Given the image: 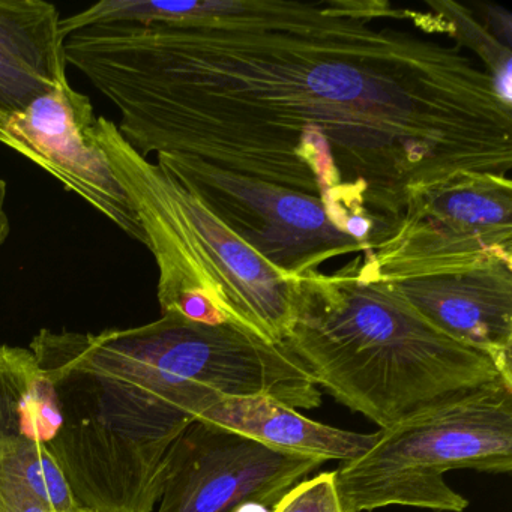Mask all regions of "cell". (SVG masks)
Returning <instances> with one entry per match:
<instances>
[{"instance_id":"9a60e30c","label":"cell","mask_w":512,"mask_h":512,"mask_svg":"<svg viewBox=\"0 0 512 512\" xmlns=\"http://www.w3.org/2000/svg\"><path fill=\"white\" fill-rule=\"evenodd\" d=\"M272 512H347L338 493L335 470L299 481L280 497Z\"/></svg>"},{"instance_id":"7a4b0ae2","label":"cell","mask_w":512,"mask_h":512,"mask_svg":"<svg viewBox=\"0 0 512 512\" xmlns=\"http://www.w3.org/2000/svg\"><path fill=\"white\" fill-rule=\"evenodd\" d=\"M359 254L332 274L293 278L286 347L338 403L389 430L508 386L490 356L425 320L386 283L358 275Z\"/></svg>"},{"instance_id":"8fae6325","label":"cell","mask_w":512,"mask_h":512,"mask_svg":"<svg viewBox=\"0 0 512 512\" xmlns=\"http://www.w3.org/2000/svg\"><path fill=\"white\" fill-rule=\"evenodd\" d=\"M61 427L55 385L34 353L0 346V475L40 484L55 469L49 446Z\"/></svg>"},{"instance_id":"30bf717a","label":"cell","mask_w":512,"mask_h":512,"mask_svg":"<svg viewBox=\"0 0 512 512\" xmlns=\"http://www.w3.org/2000/svg\"><path fill=\"white\" fill-rule=\"evenodd\" d=\"M389 289L439 331L481 350L512 382V265L391 281Z\"/></svg>"},{"instance_id":"3957f363","label":"cell","mask_w":512,"mask_h":512,"mask_svg":"<svg viewBox=\"0 0 512 512\" xmlns=\"http://www.w3.org/2000/svg\"><path fill=\"white\" fill-rule=\"evenodd\" d=\"M97 137L130 194L158 266L161 313L203 325L232 323L283 344L293 316L292 280L239 241L193 194L137 154L115 122L100 116Z\"/></svg>"},{"instance_id":"6da1fadb","label":"cell","mask_w":512,"mask_h":512,"mask_svg":"<svg viewBox=\"0 0 512 512\" xmlns=\"http://www.w3.org/2000/svg\"><path fill=\"white\" fill-rule=\"evenodd\" d=\"M173 20L65 38L67 64L115 104L125 142L320 200L367 247L415 194L508 176L512 110L458 49L401 29L379 0L175 2Z\"/></svg>"},{"instance_id":"9c48e42d","label":"cell","mask_w":512,"mask_h":512,"mask_svg":"<svg viewBox=\"0 0 512 512\" xmlns=\"http://www.w3.org/2000/svg\"><path fill=\"white\" fill-rule=\"evenodd\" d=\"M97 119L91 100L68 83L38 98L23 112L0 116V143L34 161L146 245L136 206L101 148Z\"/></svg>"},{"instance_id":"5b68a950","label":"cell","mask_w":512,"mask_h":512,"mask_svg":"<svg viewBox=\"0 0 512 512\" xmlns=\"http://www.w3.org/2000/svg\"><path fill=\"white\" fill-rule=\"evenodd\" d=\"M377 433L365 454L335 470L347 512L386 506L464 512L469 502L443 475L454 469L511 472L512 388L502 386Z\"/></svg>"},{"instance_id":"7c38bea8","label":"cell","mask_w":512,"mask_h":512,"mask_svg":"<svg viewBox=\"0 0 512 512\" xmlns=\"http://www.w3.org/2000/svg\"><path fill=\"white\" fill-rule=\"evenodd\" d=\"M55 5L0 0V116L23 112L68 85L65 38Z\"/></svg>"},{"instance_id":"4fadbf2b","label":"cell","mask_w":512,"mask_h":512,"mask_svg":"<svg viewBox=\"0 0 512 512\" xmlns=\"http://www.w3.org/2000/svg\"><path fill=\"white\" fill-rule=\"evenodd\" d=\"M268 448L323 460H355L376 443L379 433L361 434L320 424L266 395H224L211 391L199 418Z\"/></svg>"},{"instance_id":"52a82bcc","label":"cell","mask_w":512,"mask_h":512,"mask_svg":"<svg viewBox=\"0 0 512 512\" xmlns=\"http://www.w3.org/2000/svg\"><path fill=\"white\" fill-rule=\"evenodd\" d=\"M157 166L286 280L319 271L335 257L367 251L358 239L341 232L313 197L194 158L161 154Z\"/></svg>"},{"instance_id":"2e32d148","label":"cell","mask_w":512,"mask_h":512,"mask_svg":"<svg viewBox=\"0 0 512 512\" xmlns=\"http://www.w3.org/2000/svg\"><path fill=\"white\" fill-rule=\"evenodd\" d=\"M0 512H53L25 485L0 475Z\"/></svg>"},{"instance_id":"ac0fdd59","label":"cell","mask_w":512,"mask_h":512,"mask_svg":"<svg viewBox=\"0 0 512 512\" xmlns=\"http://www.w3.org/2000/svg\"><path fill=\"white\" fill-rule=\"evenodd\" d=\"M233 512H272V508L259 502H245L236 506Z\"/></svg>"},{"instance_id":"5bb4252c","label":"cell","mask_w":512,"mask_h":512,"mask_svg":"<svg viewBox=\"0 0 512 512\" xmlns=\"http://www.w3.org/2000/svg\"><path fill=\"white\" fill-rule=\"evenodd\" d=\"M427 7L433 8V13H415L404 8L406 19L412 20L422 31L451 35L460 46L475 50L487 65L485 71L494 80L497 94L511 104V47L500 43L476 22L470 11L454 2H430Z\"/></svg>"},{"instance_id":"ba28073f","label":"cell","mask_w":512,"mask_h":512,"mask_svg":"<svg viewBox=\"0 0 512 512\" xmlns=\"http://www.w3.org/2000/svg\"><path fill=\"white\" fill-rule=\"evenodd\" d=\"M325 461L268 448L196 419L170 446L158 512H233L245 502L274 508Z\"/></svg>"},{"instance_id":"8992f818","label":"cell","mask_w":512,"mask_h":512,"mask_svg":"<svg viewBox=\"0 0 512 512\" xmlns=\"http://www.w3.org/2000/svg\"><path fill=\"white\" fill-rule=\"evenodd\" d=\"M494 260L512 265V182L470 173L415 194L391 236L359 254L358 275L391 283L457 274Z\"/></svg>"},{"instance_id":"277c9868","label":"cell","mask_w":512,"mask_h":512,"mask_svg":"<svg viewBox=\"0 0 512 512\" xmlns=\"http://www.w3.org/2000/svg\"><path fill=\"white\" fill-rule=\"evenodd\" d=\"M43 331L53 346L128 394L193 421L211 391L266 395L295 409L322 404V392L286 347L232 323L163 314L149 325L101 334Z\"/></svg>"},{"instance_id":"d6986e66","label":"cell","mask_w":512,"mask_h":512,"mask_svg":"<svg viewBox=\"0 0 512 512\" xmlns=\"http://www.w3.org/2000/svg\"><path fill=\"white\" fill-rule=\"evenodd\" d=\"M76 512H92V511H89V509L80 508V509H77Z\"/></svg>"},{"instance_id":"e0dca14e","label":"cell","mask_w":512,"mask_h":512,"mask_svg":"<svg viewBox=\"0 0 512 512\" xmlns=\"http://www.w3.org/2000/svg\"><path fill=\"white\" fill-rule=\"evenodd\" d=\"M5 199H7V184L0 181V245L4 244L10 235V220L5 211Z\"/></svg>"}]
</instances>
